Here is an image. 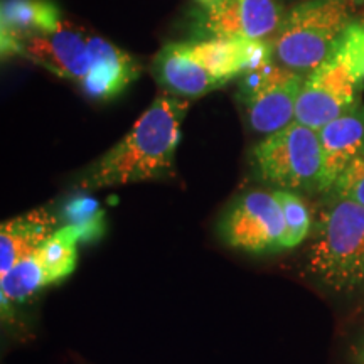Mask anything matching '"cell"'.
I'll use <instances>...</instances> for the list:
<instances>
[{
	"instance_id": "6da1fadb",
	"label": "cell",
	"mask_w": 364,
	"mask_h": 364,
	"mask_svg": "<svg viewBox=\"0 0 364 364\" xmlns=\"http://www.w3.org/2000/svg\"><path fill=\"white\" fill-rule=\"evenodd\" d=\"M186 112L184 100L171 93L157 97L120 142L81 172L78 189L120 188L171 177Z\"/></svg>"
},
{
	"instance_id": "7a4b0ae2",
	"label": "cell",
	"mask_w": 364,
	"mask_h": 364,
	"mask_svg": "<svg viewBox=\"0 0 364 364\" xmlns=\"http://www.w3.org/2000/svg\"><path fill=\"white\" fill-rule=\"evenodd\" d=\"M363 86L364 21H353L334 51L306 76L295 108V122L321 130L359 102Z\"/></svg>"
},
{
	"instance_id": "3957f363",
	"label": "cell",
	"mask_w": 364,
	"mask_h": 364,
	"mask_svg": "<svg viewBox=\"0 0 364 364\" xmlns=\"http://www.w3.org/2000/svg\"><path fill=\"white\" fill-rule=\"evenodd\" d=\"M309 268L338 292L364 287V206L336 198L314 228Z\"/></svg>"
},
{
	"instance_id": "277c9868",
	"label": "cell",
	"mask_w": 364,
	"mask_h": 364,
	"mask_svg": "<svg viewBox=\"0 0 364 364\" xmlns=\"http://www.w3.org/2000/svg\"><path fill=\"white\" fill-rule=\"evenodd\" d=\"M353 22L346 0H306L290 9L273 41L280 66L311 73L334 51Z\"/></svg>"
},
{
	"instance_id": "5b68a950",
	"label": "cell",
	"mask_w": 364,
	"mask_h": 364,
	"mask_svg": "<svg viewBox=\"0 0 364 364\" xmlns=\"http://www.w3.org/2000/svg\"><path fill=\"white\" fill-rule=\"evenodd\" d=\"M252 166L258 179L282 191L322 193L318 134L295 120L257 144Z\"/></svg>"
},
{
	"instance_id": "8992f818",
	"label": "cell",
	"mask_w": 364,
	"mask_h": 364,
	"mask_svg": "<svg viewBox=\"0 0 364 364\" xmlns=\"http://www.w3.org/2000/svg\"><path fill=\"white\" fill-rule=\"evenodd\" d=\"M218 235L226 247L252 255L279 253L284 248L285 220L273 191H248L225 209Z\"/></svg>"
},
{
	"instance_id": "52a82bcc",
	"label": "cell",
	"mask_w": 364,
	"mask_h": 364,
	"mask_svg": "<svg viewBox=\"0 0 364 364\" xmlns=\"http://www.w3.org/2000/svg\"><path fill=\"white\" fill-rule=\"evenodd\" d=\"M304 81L302 73L273 63L245 75L240 100L250 127L267 136L292 124Z\"/></svg>"
},
{
	"instance_id": "ba28073f",
	"label": "cell",
	"mask_w": 364,
	"mask_h": 364,
	"mask_svg": "<svg viewBox=\"0 0 364 364\" xmlns=\"http://www.w3.org/2000/svg\"><path fill=\"white\" fill-rule=\"evenodd\" d=\"M93 34L63 19L56 27L33 34L19 46L17 56L43 66L63 80L83 83L95 66Z\"/></svg>"
},
{
	"instance_id": "9c48e42d",
	"label": "cell",
	"mask_w": 364,
	"mask_h": 364,
	"mask_svg": "<svg viewBox=\"0 0 364 364\" xmlns=\"http://www.w3.org/2000/svg\"><path fill=\"white\" fill-rule=\"evenodd\" d=\"M199 12L208 39L265 41L279 33L284 21L275 0H221Z\"/></svg>"
},
{
	"instance_id": "30bf717a",
	"label": "cell",
	"mask_w": 364,
	"mask_h": 364,
	"mask_svg": "<svg viewBox=\"0 0 364 364\" xmlns=\"http://www.w3.org/2000/svg\"><path fill=\"white\" fill-rule=\"evenodd\" d=\"M182 48L225 85L270 65L273 56V44L267 41L204 39L182 43Z\"/></svg>"
},
{
	"instance_id": "8fae6325",
	"label": "cell",
	"mask_w": 364,
	"mask_h": 364,
	"mask_svg": "<svg viewBox=\"0 0 364 364\" xmlns=\"http://www.w3.org/2000/svg\"><path fill=\"white\" fill-rule=\"evenodd\" d=\"M317 134L322 149V193H329L346 167L364 152V105L358 102Z\"/></svg>"
},
{
	"instance_id": "7c38bea8",
	"label": "cell",
	"mask_w": 364,
	"mask_h": 364,
	"mask_svg": "<svg viewBox=\"0 0 364 364\" xmlns=\"http://www.w3.org/2000/svg\"><path fill=\"white\" fill-rule=\"evenodd\" d=\"M152 71L157 83L174 97L198 98L225 86L184 51L182 43L164 46L154 59Z\"/></svg>"
},
{
	"instance_id": "4fadbf2b",
	"label": "cell",
	"mask_w": 364,
	"mask_h": 364,
	"mask_svg": "<svg viewBox=\"0 0 364 364\" xmlns=\"http://www.w3.org/2000/svg\"><path fill=\"white\" fill-rule=\"evenodd\" d=\"M61 226V218L48 208L33 209L4 221L0 226V277L22 258L33 255Z\"/></svg>"
},
{
	"instance_id": "5bb4252c",
	"label": "cell",
	"mask_w": 364,
	"mask_h": 364,
	"mask_svg": "<svg viewBox=\"0 0 364 364\" xmlns=\"http://www.w3.org/2000/svg\"><path fill=\"white\" fill-rule=\"evenodd\" d=\"M65 17L51 0H2L0 43L2 56H17L19 46L33 34L53 29Z\"/></svg>"
},
{
	"instance_id": "9a60e30c",
	"label": "cell",
	"mask_w": 364,
	"mask_h": 364,
	"mask_svg": "<svg viewBox=\"0 0 364 364\" xmlns=\"http://www.w3.org/2000/svg\"><path fill=\"white\" fill-rule=\"evenodd\" d=\"M91 43L95 51V66L81 83V88L90 98L112 100L124 93L129 85L139 78L140 68L129 53L110 41L93 34Z\"/></svg>"
},
{
	"instance_id": "2e32d148",
	"label": "cell",
	"mask_w": 364,
	"mask_h": 364,
	"mask_svg": "<svg viewBox=\"0 0 364 364\" xmlns=\"http://www.w3.org/2000/svg\"><path fill=\"white\" fill-rule=\"evenodd\" d=\"M80 243V231L71 225H63L38 248V258L49 285L59 284L75 272Z\"/></svg>"
},
{
	"instance_id": "e0dca14e",
	"label": "cell",
	"mask_w": 364,
	"mask_h": 364,
	"mask_svg": "<svg viewBox=\"0 0 364 364\" xmlns=\"http://www.w3.org/2000/svg\"><path fill=\"white\" fill-rule=\"evenodd\" d=\"M48 285V279L36 250L33 255L17 262L6 275L0 277V300H2L4 316L7 309H11V304L24 302Z\"/></svg>"
},
{
	"instance_id": "ac0fdd59",
	"label": "cell",
	"mask_w": 364,
	"mask_h": 364,
	"mask_svg": "<svg viewBox=\"0 0 364 364\" xmlns=\"http://www.w3.org/2000/svg\"><path fill=\"white\" fill-rule=\"evenodd\" d=\"M63 225H71L80 231L81 243L97 241L105 230V213L100 204L88 196H75L63 208Z\"/></svg>"
},
{
	"instance_id": "d6986e66",
	"label": "cell",
	"mask_w": 364,
	"mask_h": 364,
	"mask_svg": "<svg viewBox=\"0 0 364 364\" xmlns=\"http://www.w3.org/2000/svg\"><path fill=\"white\" fill-rule=\"evenodd\" d=\"M277 201L280 203L282 211H284L285 220V236H284V248L290 250L302 245L312 230L311 213H309L307 204L299 194L292 191H273Z\"/></svg>"
},
{
	"instance_id": "ffe728a7",
	"label": "cell",
	"mask_w": 364,
	"mask_h": 364,
	"mask_svg": "<svg viewBox=\"0 0 364 364\" xmlns=\"http://www.w3.org/2000/svg\"><path fill=\"white\" fill-rule=\"evenodd\" d=\"M332 193L336 198L364 206V152L346 167L336 181Z\"/></svg>"
},
{
	"instance_id": "44dd1931",
	"label": "cell",
	"mask_w": 364,
	"mask_h": 364,
	"mask_svg": "<svg viewBox=\"0 0 364 364\" xmlns=\"http://www.w3.org/2000/svg\"><path fill=\"white\" fill-rule=\"evenodd\" d=\"M196 2L201 6V9H206V7L215 6V4H218V2H221V0H196Z\"/></svg>"
},
{
	"instance_id": "7402d4cb",
	"label": "cell",
	"mask_w": 364,
	"mask_h": 364,
	"mask_svg": "<svg viewBox=\"0 0 364 364\" xmlns=\"http://www.w3.org/2000/svg\"><path fill=\"white\" fill-rule=\"evenodd\" d=\"M358 356H359V363L364 364V343L361 344V348H359V353H358Z\"/></svg>"
},
{
	"instance_id": "603a6c76",
	"label": "cell",
	"mask_w": 364,
	"mask_h": 364,
	"mask_svg": "<svg viewBox=\"0 0 364 364\" xmlns=\"http://www.w3.org/2000/svg\"><path fill=\"white\" fill-rule=\"evenodd\" d=\"M353 2H358V4H361V2H364V0H353Z\"/></svg>"
}]
</instances>
